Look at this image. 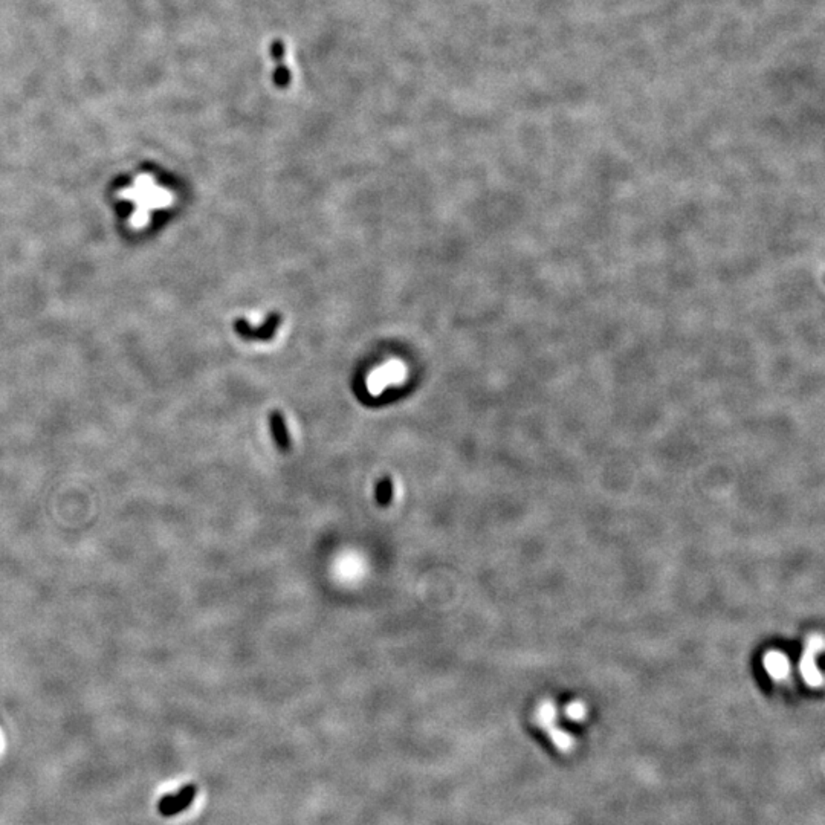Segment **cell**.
Listing matches in <instances>:
<instances>
[{
	"mask_svg": "<svg viewBox=\"0 0 825 825\" xmlns=\"http://www.w3.org/2000/svg\"><path fill=\"white\" fill-rule=\"evenodd\" d=\"M135 190H126L122 193V199L126 200H131L135 203V211L134 214L130 216L131 220V225L135 228H142L146 227V223L149 222L150 214L158 210V208H164L167 207L171 196L166 190L158 188L153 182H144V180H139L135 182Z\"/></svg>",
	"mask_w": 825,
	"mask_h": 825,
	"instance_id": "1",
	"label": "cell"
},
{
	"mask_svg": "<svg viewBox=\"0 0 825 825\" xmlns=\"http://www.w3.org/2000/svg\"><path fill=\"white\" fill-rule=\"evenodd\" d=\"M824 648V640L821 635H813L809 637L806 649L799 664V669L802 679L806 680L809 686H821L822 685V674L816 665V657Z\"/></svg>",
	"mask_w": 825,
	"mask_h": 825,
	"instance_id": "2",
	"label": "cell"
},
{
	"mask_svg": "<svg viewBox=\"0 0 825 825\" xmlns=\"http://www.w3.org/2000/svg\"><path fill=\"white\" fill-rule=\"evenodd\" d=\"M280 323H281L280 315L271 313L266 323L259 325V328H254V325L249 324L247 320H237L236 324H234V329H236V332L242 336L243 340L269 341L274 338V335L277 333Z\"/></svg>",
	"mask_w": 825,
	"mask_h": 825,
	"instance_id": "3",
	"label": "cell"
},
{
	"mask_svg": "<svg viewBox=\"0 0 825 825\" xmlns=\"http://www.w3.org/2000/svg\"><path fill=\"white\" fill-rule=\"evenodd\" d=\"M195 794L196 786L188 784V786L182 787L178 793H168L166 797H162L158 802V811L166 818L175 816V814L190 807V804L195 799Z\"/></svg>",
	"mask_w": 825,
	"mask_h": 825,
	"instance_id": "4",
	"label": "cell"
},
{
	"mask_svg": "<svg viewBox=\"0 0 825 825\" xmlns=\"http://www.w3.org/2000/svg\"><path fill=\"white\" fill-rule=\"evenodd\" d=\"M764 668L773 680H784L790 674V660L781 651H769L762 659Z\"/></svg>",
	"mask_w": 825,
	"mask_h": 825,
	"instance_id": "5",
	"label": "cell"
},
{
	"mask_svg": "<svg viewBox=\"0 0 825 825\" xmlns=\"http://www.w3.org/2000/svg\"><path fill=\"white\" fill-rule=\"evenodd\" d=\"M269 424H271V431L275 442L281 448V450H286L291 445V437H289V431L286 428V422H284V417L280 411H272L271 417H269Z\"/></svg>",
	"mask_w": 825,
	"mask_h": 825,
	"instance_id": "6",
	"label": "cell"
},
{
	"mask_svg": "<svg viewBox=\"0 0 825 825\" xmlns=\"http://www.w3.org/2000/svg\"><path fill=\"white\" fill-rule=\"evenodd\" d=\"M536 717L539 721L544 723V725H549V723H552V720L555 718V706L550 701H543L538 708Z\"/></svg>",
	"mask_w": 825,
	"mask_h": 825,
	"instance_id": "7",
	"label": "cell"
},
{
	"mask_svg": "<svg viewBox=\"0 0 825 825\" xmlns=\"http://www.w3.org/2000/svg\"><path fill=\"white\" fill-rule=\"evenodd\" d=\"M566 714L570 718H573V720L584 718V716H586V706H584V703H581V701L570 703V705L566 709Z\"/></svg>",
	"mask_w": 825,
	"mask_h": 825,
	"instance_id": "8",
	"label": "cell"
}]
</instances>
